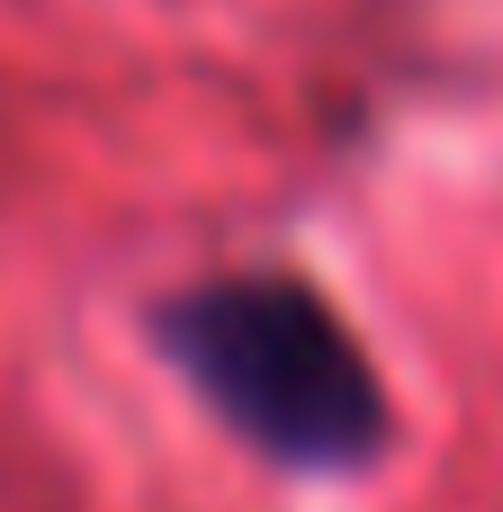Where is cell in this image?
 Masks as SVG:
<instances>
[{
	"instance_id": "obj_1",
	"label": "cell",
	"mask_w": 503,
	"mask_h": 512,
	"mask_svg": "<svg viewBox=\"0 0 503 512\" xmlns=\"http://www.w3.org/2000/svg\"><path fill=\"white\" fill-rule=\"evenodd\" d=\"M153 342L189 378V396L288 477H360L396 441L378 360L333 315V297H315L288 270L180 288L153 315Z\"/></svg>"
}]
</instances>
